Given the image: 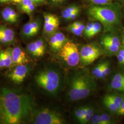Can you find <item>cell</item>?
<instances>
[{
    "mask_svg": "<svg viewBox=\"0 0 124 124\" xmlns=\"http://www.w3.org/2000/svg\"><path fill=\"white\" fill-rule=\"evenodd\" d=\"M0 107V124H23L31 121L33 102L27 94L7 87H1Z\"/></svg>",
    "mask_w": 124,
    "mask_h": 124,
    "instance_id": "obj_1",
    "label": "cell"
},
{
    "mask_svg": "<svg viewBox=\"0 0 124 124\" xmlns=\"http://www.w3.org/2000/svg\"><path fill=\"white\" fill-rule=\"evenodd\" d=\"M121 6L119 3L97 6L91 5L87 11L92 21L100 23L106 32L115 33L121 29Z\"/></svg>",
    "mask_w": 124,
    "mask_h": 124,
    "instance_id": "obj_2",
    "label": "cell"
},
{
    "mask_svg": "<svg viewBox=\"0 0 124 124\" xmlns=\"http://www.w3.org/2000/svg\"><path fill=\"white\" fill-rule=\"evenodd\" d=\"M36 84L46 93L52 96L58 93L61 84L59 73L52 68H47L39 72L35 77Z\"/></svg>",
    "mask_w": 124,
    "mask_h": 124,
    "instance_id": "obj_3",
    "label": "cell"
},
{
    "mask_svg": "<svg viewBox=\"0 0 124 124\" xmlns=\"http://www.w3.org/2000/svg\"><path fill=\"white\" fill-rule=\"evenodd\" d=\"M30 122L35 124H63L66 121L61 114L48 108H33Z\"/></svg>",
    "mask_w": 124,
    "mask_h": 124,
    "instance_id": "obj_4",
    "label": "cell"
},
{
    "mask_svg": "<svg viewBox=\"0 0 124 124\" xmlns=\"http://www.w3.org/2000/svg\"><path fill=\"white\" fill-rule=\"evenodd\" d=\"M103 53L102 48L96 43L85 45L80 51V61L84 65H88L102 56Z\"/></svg>",
    "mask_w": 124,
    "mask_h": 124,
    "instance_id": "obj_5",
    "label": "cell"
},
{
    "mask_svg": "<svg viewBox=\"0 0 124 124\" xmlns=\"http://www.w3.org/2000/svg\"><path fill=\"white\" fill-rule=\"evenodd\" d=\"M59 56L70 66H75L80 61V53L77 46L70 41L66 42L58 52Z\"/></svg>",
    "mask_w": 124,
    "mask_h": 124,
    "instance_id": "obj_6",
    "label": "cell"
},
{
    "mask_svg": "<svg viewBox=\"0 0 124 124\" xmlns=\"http://www.w3.org/2000/svg\"><path fill=\"white\" fill-rule=\"evenodd\" d=\"M31 71V66L28 64H19L13 67L6 75L13 84H21L25 80Z\"/></svg>",
    "mask_w": 124,
    "mask_h": 124,
    "instance_id": "obj_7",
    "label": "cell"
},
{
    "mask_svg": "<svg viewBox=\"0 0 124 124\" xmlns=\"http://www.w3.org/2000/svg\"><path fill=\"white\" fill-rule=\"evenodd\" d=\"M85 71L77 73L71 79L68 92V96L72 101L79 100V95L84 77Z\"/></svg>",
    "mask_w": 124,
    "mask_h": 124,
    "instance_id": "obj_8",
    "label": "cell"
},
{
    "mask_svg": "<svg viewBox=\"0 0 124 124\" xmlns=\"http://www.w3.org/2000/svg\"><path fill=\"white\" fill-rule=\"evenodd\" d=\"M43 34L46 36H51L56 32L59 26V20L58 17L55 15L45 13Z\"/></svg>",
    "mask_w": 124,
    "mask_h": 124,
    "instance_id": "obj_9",
    "label": "cell"
},
{
    "mask_svg": "<svg viewBox=\"0 0 124 124\" xmlns=\"http://www.w3.org/2000/svg\"><path fill=\"white\" fill-rule=\"evenodd\" d=\"M27 52L32 56L40 58L44 56L46 52V45L44 41L38 39L29 43L27 45Z\"/></svg>",
    "mask_w": 124,
    "mask_h": 124,
    "instance_id": "obj_10",
    "label": "cell"
},
{
    "mask_svg": "<svg viewBox=\"0 0 124 124\" xmlns=\"http://www.w3.org/2000/svg\"><path fill=\"white\" fill-rule=\"evenodd\" d=\"M12 56L13 60L12 67L19 64H28L31 61L26 52L18 46L12 48Z\"/></svg>",
    "mask_w": 124,
    "mask_h": 124,
    "instance_id": "obj_11",
    "label": "cell"
},
{
    "mask_svg": "<svg viewBox=\"0 0 124 124\" xmlns=\"http://www.w3.org/2000/svg\"><path fill=\"white\" fill-rule=\"evenodd\" d=\"M40 22L36 19L27 23L22 29V36L25 39H29L36 36L40 31Z\"/></svg>",
    "mask_w": 124,
    "mask_h": 124,
    "instance_id": "obj_12",
    "label": "cell"
},
{
    "mask_svg": "<svg viewBox=\"0 0 124 124\" xmlns=\"http://www.w3.org/2000/svg\"><path fill=\"white\" fill-rule=\"evenodd\" d=\"M15 39L14 31L7 26L0 24V43L3 45L11 44L14 42Z\"/></svg>",
    "mask_w": 124,
    "mask_h": 124,
    "instance_id": "obj_13",
    "label": "cell"
},
{
    "mask_svg": "<svg viewBox=\"0 0 124 124\" xmlns=\"http://www.w3.org/2000/svg\"><path fill=\"white\" fill-rule=\"evenodd\" d=\"M1 16L5 22L11 24L18 22L19 18L15 10L11 7L5 8L1 12Z\"/></svg>",
    "mask_w": 124,
    "mask_h": 124,
    "instance_id": "obj_14",
    "label": "cell"
},
{
    "mask_svg": "<svg viewBox=\"0 0 124 124\" xmlns=\"http://www.w3.org/2000/svg\"><path fill=\"white\" fill-rule=\"evenodd\" d=\"M110 86L114 90L124 93V75L117 73L114 75Z\"/></svg>",
    "mask_w": 124,
    "mask_h": 124,
    "instance_id": "obj_15",
    "label": "cell"
},
{
    "mask_svg": "<svg viewBox=\"0 0 124 124\" xmlns=\"http://www.w3.org/2000/svg\"><path fill=\"white\" fill-rule=\"evenodd\" d=\"M101 42H106L114 46L121 47L120 40L118 36L115 35V33L109 32L103 36Z\"/></svg>",
    "mask_w": 124,
    "mask_h": 124,
    "instance_id": "obj_16",
    "label": "cell"
},
{
    "mask_svg": "<svg viewBox=\"0 0 124 124\" xmlns=\"http://www.w3.org/2000/svg\"><path fill=\"white\" fill-rule=\"evenodd\" d=\"M19 8L23 13L31 15L34 11L35 4L31 0H23L19 4Z\"/></svg>",
    "mask_w": 124,
    "mask_h": 124,
    "instance_id": "obj_17",
    "label": "cell"
},
{
    "mask_svg": "<svg viewBox=\"0 0 124 124\" xmlns=\"http://www.w3.org/2000/svg\"><path fill=\"white\" fill-rule=\"evenodd\" d=\"M12 48L11 47H8L4 50L0 51V55L4 61L6 68L12 67L13 65Z\"/></svg>",
    "mask_w": 124,
    "mask_h": 124,
    "instance_id": "obj_18",
    "label": "cell"
},
{
    "mask_svg": "<svg viewBox=\"0 0 124 124\" xmlns=\"http://www.w3.org/2000/svg\"><path fill=\"white\" fill-rule=\"evenodd\" d=\"M103 103L105 106L111 112L116 113L118 110V108L116 106L115 103L113 102L108 95L105 96L103 99Z\"/></svg>",
    "mask_w": 124,
    "mask_h": 124,
    "instance_id": "obj_19",
    "label": "cell"
},
{
    "mask_svg": "<svg viewBox=\"0 0 124 124\" xmlns=\"http://www.w3.org/2000/svg\"><path fill=\"white\" fill-rule=\"evenodd\" d=\"M77 11H80V8L76 5H72L67 7L62 12V16L64 19L68 20L71 14Z\"/></svg>",
    "mask_w": 124,
    "mask_h": 124,
    "instance_id": "obj_20",
    "label": "cell"
},
{
    "mask_svg": "<svg viewBox=\"0 0 124 124\" xmlns=\"http://www.w3.org/2000/svg\"><path fill=\"white\" fill-rule=\"evenodd\" d=\"M87 107L88 106L81 107L75 110V117L80 124H81L83 120H84L87 110Z\"/></svg>",
    "mask_w": 124,
    "mask_h": 124,
    "instance_id": "obj_21",
    "label": "cell"
},
{
    "mask_svg": "<svg viewBox=\"0 0 124 124\" xmlns=\"http://www.w3.org/2000/svg\"><path fill=\"white\" fill-rule=\"evenodd\" d=\"M108 95L119 109L120 105L124 101V96L115 93L108 94Z\"/></svg>",
    "mask_w": 124,
    "mask_h": 124,
    "instance_id": "obj_22",
    "label": "cell"
},
{
    "mask_svg": "<svg viewBox=\"0 0 124 124\" xmlns=\"http://www.w3.org/2000/svg\"><path fill=\"white\" fill-rule=\"evenodd\" d=\"M102 24L99 22L94 21V25L91 31L90 32L88 35L87 36V37L89 38H92L93 36L97 35L102 30Z\"/></svg>",
    "mask_w": 124,
    "mask_h": 124,
    "instance_id": "obj_23",
    "label": "cell"
},
{
    "mask_svg": "<svg viewBox=\"0 0 124 124\" xmlns=\"http://www.w3.org/2000/svg\"><path fill=\"white\" fill-rule=\"evenodd\" d=\"M104 48L107 52L111 54H114L117 53L120 49V47L109 44L106 42H101Z\"/></svg>",
    "mask_w": 124,
    "mask_h": 124,
    "instance_id": "obj_24",
    "label": "cell"
},
{
    "mask_svg": "<svg viewBox=\"0 0 124 124\" xmlns=\"http://www.w3.org/2000/svg\"><path fill=\"white\" fill-rule=\"evenodd\" d=\"M49 43L51 49L54 52H56L58 51L59 52L61 49L58 44V41L54 35L50 37L49 39Z\"/></svg>",
    "mask_w": 124,
    "mask_h": 124,
    "instance_id": "obj_25",
    "label": "cell"
},
{
    "mask_svg": "<svg viewBox=\"0 0 124 124\" xmlns=\"http://www.w3.org/2000/svg\"><path fill=\"white\" fill-rule=\"evenodd\" d=\"M100 124H111L115 123L111 116L105 113L100 114Z\"/></svg>",
    "mask_w": 124,
    "mask_h": 124,
    "instance_id": "obj_26",
    "label": "cell"
},
{
    "mask_svg": "<svg viewBox=\"0 0 124 124\" xmlns=\"http://www.w3.org/2000/svg\"><path fill=\"white\" fill-rule=\"evenodd\" d=\"M58 41L59 46L61 49L63 46L66 43V39L65 35L61 32H56L53 34Z\"/></svg>",
    "mask_w": 124,
    "mask_h": 124,
    "instance_id": "obj_27",
    "label": "cell"
},
{
    "mask_svg": "<svg viewBox=\"0 0 124 124\" xmlns=\"http://www.w3.org/2000/svg\"><path fill=\"white\" fill-rule=\"evenodd\" d=\"M92 5L102 6L111 4L114 3V0H86Z\"/></svg>",
    "mask_w": 124,
    "mask_h": 124,
    "instance_id": "obj_28",
    "label": "cell"
},
{
    "mask_svg": "<svg viewBox=\"0 0 124 124\" xmlns=\"http://www.w3.org/2000/svg\"><path fill=\"white\" fill-rule=\"evenodd\" d=\"M94 113H95V111H94V109L92 107L88 106L87 110V112H86V113L85 115V118L84 120H83L81 124H87V123L90 122Z\"/></svg>",
    "mask_w": 124,
    "mask_h": 124,
    "instance_id": "obj_29",
    "label": "cell"
},
{
    "mask_svg": "<svg viewBox=\"0 0 124 124\" xmlns=\"http://www.w3.org/2000/svg\"><path fill=\"white\" fill-rule=\"evenodd\" d=\"M104 65V62L98 64L93 69V75L97 78L101 79L102 75V70Z\"/></svg>",
    "mask_w": 124,
    "mask_h": 124,
    "instance_id": "obj_30",
    "label": "cell"
},
{
    "mask_svg": "<svg viewBox=\"0 0 124 124\" xmlns=\"http://www.w3.org/2000/svg\"><path fill=\"white\" fill-rule=\"evenodd\" d=\"M110 72V64L108 62H104V65L102 70L101 79H104L107 75H108Z\"/></svg>",
    "mask_w": 124,
    "mask_h": 124,
    "instance_id": "obj_31",
    "label": "cell"
},
{
    "mask_svg": "<svg viewBox=\"0 0 124 124\" xmlns=\"http://www.w3.org/2000/svg\"><path fill=\"white\" fill-rule=\"evenodd\" d=\"M90 122L92 124H100V114L94 113Z\"/></svg>",
    "mask_w": 124,
    "mask_h": 124,
    "instance_id": "obj_32",
    "label": "cell"
},
{
    "mask_svg": "<svg viewBox=\"0 0 124 124\" xmlns=\"http://www.w3.org/2000/svg\"><path fill=\"white\" fill-rule=\"evenodd\" d=\"M93 25H94V22L92 21V22L88 23L87 24V25L85 26L84 31H83V33L86 37L92 31L93 28Z\"/></svg>",
    "mask_w": 124,
    "mask_h": 124,
    "instance_id": "obj_33",
    "label": "cell"
},
{
    "mask_svg": "<svg viewBox=\"0 0 124 124\" xmlns=\"http://www.w3.org/2000/svg\"><path fill=\"white\" fill-rule=\"evenodd\" d=\"M68 29L70 31L71 33H72L73 34L75 35L76 36H80L83 33L82 32L80 31L78 28L71 26L70 25L68 27Z\"/></svg>",
    "mask_w": 124,
    "mask_h": 124,
    "instance_id": "obj_34",
    "label": "cell"
},
{
    "mask_svg": "<svg viewBox=\"0 0 124 124\" xmlns=\"http://www.w3.org/2000/svg\"><path fill=\"white\" fill-rule=\"evenodd\" d=\"M116 57L117 58L118 61L120 64L124 65V57L121 55L119 54V53H116Z\"/></svg>",
    "mask_w": 124,
    "mask_h": 124,
    "instance_id": "obj_35",
    "label": "cell"
},
{
    "mask_svg": "<svg viewBox=\"0 0 124 124\" xmlns=\"http://www.w3.org/2000/svg\"><path fill=\"white\" fill-rule=\"evenodd\" d=\"M80 11H77V12H76L75 13L72 14L71 15V16L70 17V18H69L68 20H74L75 19L76 17L78 16V15L79 14V13H80Z\"/></svg>",
    "mask_w": 124,
    "mask_h": 124,
    "instance_id": "obj_36",
    "label": "cell"
},
{
    "mask_svg": "<svg viewBox=\"0 0 124 124\" xmlns=\"http://www.w3.org/2000/svg\"><path fill=\"white\" fill-rule=\"evenodd\" d=\"M81 23H82L79 22V21H76V22H75L72 23L70 25L71 26L78 28V27L80 26V24Z\"/></svg>",
    "mask_w": 124,
    "mask_h": 124,
    "instance_id": "obj_37",
    "label": "cell"
},
{
    "mask_svg": "<svg viewBox=\"0 0 124 124\" xmlns=\"http://www.w3.org/2000/svg\"><path fill=\"white\" fill-rule=\"evenodd\" d=\"M118 53H119L120 55H121V56H122L123 57H124V47H120V49H119V51L118 52Z\"/></svg>",
    "mask_w": 124,
    "mask_h": 124,
    "instance_id": "obj_38",
    "label": "cell"
},
{
    "mask_svg": "<svg viewBox=\"0 0 124 124\" xmlns=\"http://www.w3.org/2000/svg\"><path fill=\"white\" fill-rule=\"evenodd\" d=\"M50 0L51 1V2H52L54 4H59V3H62L65 0Z\"/></svg>",
    "mask_w": 124,
    "mask_h": 124,
    "instance_id": "obj_39",
    "label": "cell"
},
{
    "mask_svg": "<svg viewBox=\"0 0 124 124\" xmlns=\"http://www.w3.org/2000/svg\"><path fill=\"white\" fill-rule=\"evenodd\" d=\"M124 109V101L123 102H122V103H121V104L120 105V108L118 109V110L117 111L118 112H120V111H122Z\"/></svg>",
    "mask_w": 124,
    "mask_h": 124,
    "instance_id": "obj_40",
    "label": "cell"
},
{
    "mask_svg": "<svg viewBox=\"0 0 124 124\" xmlns=\"http://www.w3.org/2000/svg\"><path fill=\"white\" fill-rule=\"evenodd\" d=\"M11 1H12V2H13L14 3H18V4H19L23 0H11Z\"/></svg>",
    "mask_w": 124,
    "mask_h": 124,
    "instance_id": "obj_41",
    "label": "cell"
},
{
    "mask_svg": "<svg viewBox=\"0 0 124 124\" xmlns=\"http://www.w3.org/2000/svg\"><path fill=\"white\" fill-rule=\"evenodd\" d=\"M116 114L118 115L119 116H122V115H124V109L122 111H120V112H117Z\"/></svg>",
    "mask_w": 124,
    "mask_h": 124,
    "instance_id": "obj_42",
    "label": "cell"
},
{
    "mask_svg": "<svg viewBox=\"0 0 124 124\" xmlns=\"http://www.w3.org/2000/svg\"><path fill=\"white\" fill-rule=\"evenodd\" d=\"M31 1L34 3H39L41 1H42L43 0H31Z\"/></svg>",
    "mask_w": 124,
    "mask_h": 124,
    "instance_id": "obj_43",
    "label": "cell"
},
{
    "mask_svg": "<svg viewBox=\"0 0 124 124\" xmlns=\"http://www.w3.org/2000/svg\"><path fill=\"white\" fill-rule=\"evenodd\" d=\"M11 0H0V3H6L7 2H8L10 1Z\"/></svg>",
    "mask_w": 124,
    "mask_h": 124,
    "instance_id": "obj_44",
    "label": "cell"
},
{
    "mask_svg": "<svg viewBox=\"0 0 124 124\" xmlns=\"http://www.w3.org/2000/svg\"><path fill=\"white\" fill-rule=\"evenodd\" d=\"M117 1L121 4H124V0H117Z\"/></svg>",
    "mask_w": 124,
    "mask_h": 124,
    "instance_id": "obj_45",
    "label": "cell"
},
{
    "mask_svg": "<svg viewBox=\"0 0 124 124\" xmlns=\"http://www.w3.org/2000/svg\"><path fill=\"white\" fill-rule=\"evenodd\" d=\"M122 38H124V30H123V36H122Z\"/></svg>",
    "mask_w": 124,
    "mask_h": 124,
    "instance_id": "obj_46",
    "label": "cell"
},
{
    "mask_svg": "<svg viewBox=\"0 0 124 124\" xmlns=\"http://www.w3.org/2000/svg\"><path fill=\"white\" fill-rule=\"evenodd\" d=\"M0 113H1V110H0Z\"/></svg>",
    "mask_w": 124,
    "mask_h": 124,
    "instance_id": "obj_47",
    "label": "cell"
}]
</instances>
